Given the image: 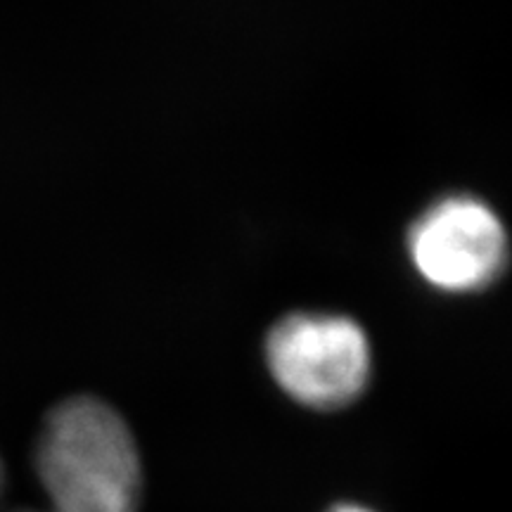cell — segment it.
Masks as SVG:
<instances>
[{"instance_id":"obj_4","label":"cell","mask_w":512,"mask_h":512,"mask_svg":"<svg viewBox=\"0 0 512 512\" xmlns=\"http://www.w3.org/2000/svg\"><path fill=\"white\" fill-rule=\"evenodd\" d=\"M328 512H373L368 508H363V505H354V503H339L335 508L328 510Z\"/></svg>"},{"instance_id":"obj_1","label":"cell","mask_w":512,"mask_h":512,"mask_svg":"<svg viewBox=\"0 0 512 512\" xmlns=\"http://www.w3.org/2000/svg\"><path fill=\"white\" fill-rule=\"evenodd\" d=\"M34 465L48 505L15 512H138L143 465L136 437L102 399L57 403L38 430Z\"/></svg>"},{"instance_id":"obj_3","label":"cell","mask_w":512,"mask_h":512,"mask_svg":"<svg viewBox=\"0 0 512 512\" xmlns=\"http://www.w3.org/2000/svg\"><path fill=\"white\" fill-rule=\"evenodd\" d=\"M406 245L420 278L448 294L494 285L508 261L505 226L489 204L472 195H448L422 211Z\"/></svg>"},{"instance_id":"obj_5","label":"cell","mask_w":512,"mask_h":512,"mask_svg":"<svg viewBox=\"0 0 512 512\" xmlns=\"http://www.w3.org/2000/svg\"><path fill=\"white\" fill-rule=\"evenodd\" d=\"M3 489H5V467H3V460H0V496H3Z\"/></svg>"},{"instance_id":"obj_2","label":"cell","mask_w":512,"mask_h":512,"mask_svg":"<svg viewBox=\"0 0 512 512\" xmlns=\"http://www.w3.org/2000/svg\"><path fill=\"white\" fill-rule=\"evenodd\" d=\"M266 366L290 399L313 411H339L366 392L373 351L354 318L299 311L268 332Z\"/></svg>"}]
</instances>
